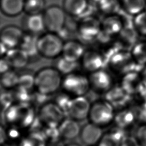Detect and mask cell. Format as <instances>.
Masks as SVG:
<instances>
[{"label": "cell", "instance_id": "cell-27", "mask_svg": "<svg viewBox=\"0 0 146 146\" xmlns=\"http://www.w3.org/2000/svg\"><path fill=\"white\" fill-rule=\"evenodd\" d=\"M121 7L131 15L135 16L145 10L146 0H120Z\"/></svg>", "mask_w": 146, "mask_h": 146}, {"label": "cell", "instance_id": "cell-47", "mask_svg": "<svg viewBox=\"0 0 146 146\" xmlns=\"http://www.w3.org/2000/svg\"><path fill=\"white\" fill-rule=\"evenodd\" d=\"M92 1H94V2H96V3H98V2H99L100 0H92Z\"/></svg>", "mask_w": 146, "mask_h": 146}, {"label": "cell", "instance_id": "cell-10", "mask_svg": "<svg viewBox=\"0 0 146 146\" xmlns=\"http://www.w3.org/2000/svg\"><path fill=\"white\" fill-rule=\"evenodd\" d=\"M78 34L82 40L91 41L96 39L102 30L101 22L92 16H87L82 18L78 28Z\"/></svg>", "mask_w": 146, "mask_h": 146}, {"label": "cell", "instance_id": "cell-15", "mask_svg": "<svg viewBox=\"0 0 146 146\" xmlns=\"http://www.w3.org/2000/svg\"><path fill=\"white\" fill-rule=\"evenodd\" d=\"M104 95V99L110 102L115 109L127 107L132 97L127 94L119 85L113 86Z\"/></svg>", "mask_w": 146, "mask_h": 146}, {"label": "cell", "instance_id": "cell-5", "mask_svg": "<svg viewBox=\"0 0 146 146\" xmlns=\"http://www.w3.org/2000/svg\"><path fill=\"white\" fill-rule=\"evenodd\" d=\"M66 113L54 102L48 101L40 106L37 116L44 127H58Z\"/></svg>", "mask_w": 146, "mask_h": 146}, {"label": "cell", "instance_id": "cell-18", "mask_svg": "<svg viewBox=\"0 0 146 146\" xmlns=\"http://www.w3.org/2000/svg\"><path fill=\"white\" fill-rule=\"evenodd\" d=\"M5 58L11 68L18 70L24 68L30 60L29 56L19 47L9 49Z\"/></svg>", "mask_w": 146, "mask_h": 146}, {"label": "cell", "instance_id": "cell-37", "mask_svg": "<svg viewBox=\"0 0 146 146\" xmlns=\"http://www.w3.org/2000/svg\"><path fill=\"white\" fill-rule=\"evenodd\" d=\"M133 110L136 122H139L140 124H146V102L137 103L136 107Z\"/></svg>", "mask_w": 146, "mask_h": 146}, {"label": "cell", "instance_id": "cell-1", "mask_svg": "<svg viewBox=\"0 0 146 146\" xmlns=\"http://www.w3.org/2000/svg\"><path fill=\"white\" fill-rule=\"evenodd\" d=\"M63 75L54 67H47L35 74V90L50 96L62 87Z\"/></svg>", "mask_w": 146, "mask_h": 146}, {"label": "cell", "instance_id": "cell-26", "mask_svg": "<svg viewBox=\"0 0 146 146\" xmlns=\"http://www.w3.org/2000/svg\"><path fill=\"white\" fill-rule=\"evenodd\" d=\"M123 131L117 128L116 130H111L104 133L97 146H120L124 135Z\"/></svg>", "mask_w": 146, "mask_h": 146}, {"label": "cell", "instance_id": "cell-44", "mask_svg": "<svg viewBox=\"0 0 146 146\" xmlns=\"http://www.w3.org/2000/svg\"><path fill=\"white\" fill-rule=\"evenodd\" d=\"M8 50L9 48L6 46V45L0 40V58L5 57Z\"/></svg>", "mask_w": 146, "mask_h": 146}, {"label": "cell", "instance_id": "cell-29", "mask_svg": "<svg viewBox=\"0 0 146 146\" xmlns=\"http://www.w3.org/2000/svg\"><path fill=\"white\" fill-rule=\"evenodd\" d=\"M97 3L100 12L106 16L117 14L121 7L120 0H100Z\"/></svg>", "mask_w": 146, "mask_h": 146}, {"label": "cell", "instance_id": "cell-21", "mask_svg": "<svg viewBox=\"0 0 146 146\" xmlns=\"http://www.w3.org/2000/svg\"><path fill=\"white\" fill-rule=\"evenodd\" d=\"M38 36L36 35L30 33L25 34L18 47L22 49L30 59L35 58L40 55L38 47Z\"/></svg>", "mask_w": 146, "mask_h": 146}, {"label": "cell", "instance_id": "cell-35", "mask_svg": "<svg viewBox=\"0 0 146 146\" xmlns=\"http://www.w3.org/2000/svg\"><path fill=\"white\" fill-rule=\"evenodd\" d=\"M15 102L13 92L5 90L0 91V109L3 111L9 108Z\"/></svg>", "mask_w": 146, "mask_h": 146}, {"label": "cell", "instance_id": "cell-36", "mask_svg": "<svg viewBox=\"0 0 146 146\" xmlns=\"http://www.w3.org/2000/svg\"><path fill=\"white\" fill-rule=\"evenodd\" d=\"M14 90V100L18 104H29V102L31 100L32 94H30V91L19 86H17Z\"/></svg>", "mask_w": 146, "mask_h": 146}, {"label": "cell", "instance_id": "cell-32", "mask_svg": "<svg viewBox=\"0 0 146 146\" xmlns=\"http://www.w3.org/2000/svg\"><path fill=\"white\" fill-rule=\"evenodd\" d=\"M45 9V0H25L24 12L27 15L42 14Z\"/></svg>", "mask_w": 146, "mask_h": 146}, {"label": "cell", "instance_id": "cell-20", "mask_svg": "<svg viewBox=\"0 0 146 146\" xmlns=\"http://www.w3.org/2000/svg\"><path fill=\"white\" fill-rule=\"evenodd\" d=\"M101 24L102 31L111 36H117L124 27L121 18L117 14L106 16Z\"/></svg>", "mask_w": 146, "mask_h": 146}, {"label": "cell", "instance_id": "cell-7", "mask_svg": "<svg viewBox=\"0 0 146 146\" xmlns=\"http://www.w3.org/2000/svg\"><path fill=\"white\" fill-rule=\"evenodd\" d=\"M135 64L131 52L126 50L115 52L110 57L108 63L110 70L120 76L133 71Z\"/></svg>", "mask_w": 146, "mask_h": 146}, {"label": "cell", "instance_id": "cell-3", "mask_svg": "<svg viewBox=\"0 0 146 146\" xmlns=\"http://www.w3.org/2000/svg\"><path fill=\"white\" fill-rule=\"evenodd\" d=\"M64 43V40L57 33L47 31L38 36L39 54L48 59L58 58L62 55Z\"/></svg>", "mask_w": 146, "mask_h": 146}, {"label": "cell", "instance_id": "cell-19", "mask_svg": "<svg viewBox=\"0 0 146 146\" xmlns=\"http://www.w3.org/2000/svg\"><path fill=\"white\" fill-rule=\"evenodd\" d=\"M85 51L82 43L76 40L68 39L64 43L62 56L69 60L78 62Z\"/></svg>", "mask_w": 146, "mask_h": 146}, {"label": "cell", "instance_id": "cell-23", "mask_svg": "<svg viewBox=\"0 0 146 146\" xmlns=\"http://www.w3.org/2000/svg\"><path fill=\"white\" fill-rule=\"evenodd\" d=\"M88 7L87 0H63V9L72 17H82Z\"/></svg>", "mask_w": 146, "mask_h": 146}, {"label": "cell", "instance_id": "cell-24", "mask_svg": "<svg viewBox=\"0 0 146 146\" xmlns=\"http://www.w3.org/2000/svg\"><path fill=\"white\" fill-rule=\"evenodd\" d=\"M139 34L133 26H124L119 34L117 35L119 42L124 47H132L137 43Z\"/></svg>", "mask_w": 146, "mask_h": 146}, {"label": "cell", "instance_id": "cell-31", "mask_svg": "<svg viewBox=\"0 0 146 146\" xmlns=\"http://www.w3.org/2000/svg\"><path fill=\"white\" fill-rule=\"evenodd\" d=\"M131 53L136 63L146 65V41L136 43L132 47Z\"/></svg>", "mask_w": 146, "mask_h": 146}, {"label": "cell", "instance_id": "cell-45", "mask_svg": "<svg viewBox=\"0 0 146 146\" xmlns=\"http://www.w3.org/2000/svg\"><path fill=\"white\" fill-rule=\"evenodd\" d=\"M140 74L141 76L143 84L146 87V65H145V67L143 68Z\"/></svg>", "mask_w": 146, "mask_h": 146}, {"label": "cell", "instance_id": "cell-30", "mask_svg": "<svg viewBox=\"0 0 146 146\" xmlns=\"http://www.w3.org/2000/svg\"><path fill=\"white\" fill-rule=\"evenodd\" d=\"M78 67V62L69 60L63 56L58 58L55 67L63 75H66L76 71Z\"/></svg>", "mask_w": 146, "mask_h": 146}, {"label": "cell", "instance_id": "cell-17", "mask_svg": "<svg viewBox=\"0 0 146 146\" xmlns=\"http://www.w3.org/2000/svg\"><path fill=\"white\" fill-rule=\"evenodd\" d=\"M78 122L69 117H65L58 127L60 138L65 140H72L79 136L81 128Z\"/></svg>", "mask_w": 146, "mask_h": 146}, {"label": "cell", "instance_id": "cell-49", "mask_svg": "<svg viewBox=\"0 0 146 146\" xmlns=\"http://www.w3.org/2000/svg\"><path fill=\"white\" fill-rule=\"evenodd\" d=\"M94 146H97V145H94Z\"/></svg>", "mask_w": 146, "mask_h": 146}, {"label": "cell", "instance_id": "cell-46", "mask_svg": "<svg viewBox=\"0 0 146 146\" xmlns=\"http://www.w3.org/2000/svg\"><path fill=\"white\" fill-rule=\"evenodd\" d=\"M66 146H81V145L76 143H71L67 144Z\"/></svg>", "mask_w": 146, "mask_h": 146}, {"label": "cell", "instance_id": "cell-6", "mask_svg": "<svg viewBox=\"0 0 146 146\" xmlns=\"http://www.w3.org/2000/svg\"><path fill=\"white\" fill-rule=\"evenodd\" d=\"M66 14L63 7L56 5L46 8L43 16L47 31L58 33L65 26Z\"/></svg>", "mask_w": 146, "mask_h": 146}, {"label": "cell", "instance_id": "cell-41", "mask_svg": "<svg viewBox=\"0 0 146 146\" xmlns=\"http://www.w3.org/2000/svg\"><path fill=\"white\" fill-rule=\"evenodd\" d=\"M120 146H140L135 136L124 135L122 139Z\"/></svg>", "mask_w": 146, "mask_h": 146}, {"label": "cell", "instance_id": "cell-4", "mask_svg": "<svg viewBox=\"0 0 146 146\" xmlns=\"http://www.w3.org/2000/svg\"><path fill=\"white\" fill-rule=\"evenodd\" d=\"M61 88L71 97L85 96L91 90L88 76L76 71L64 75Z\"/></svg>", "mask_w": 146, "mask_h": 146}, {"label": "cell", "instance_id": "cell-2", "mask_svg": "<svg viewBox=\"0 0 146 146\" xmlns=\"http://www.w3.org/2000/svg\"><path fill=\"white\" fill-rule=\"evenodd\" d=\"M114 107L106 99H99L92 103L88 121L103 128L113 123L116 113Z\"/></svg>", "mask_w": 146, "mask_h": 146}, {"label": "cell", "instance_id": "cell-39", "mask_svg": "<svg viewBox=\"0 0 146 146\" xmlns=\"http://www.w3.org/2000/svg\"><path fill=\"white\" fill-rule=\"evenodd\" d=\"M135 136L140 146H146V124H141L137 127Z\"/></svg>", "mask_w": 146, "mask_h": 146}, {"label": "cell", "instance_id": "cell-25", "mask_svg": "<svg viewBox=\"0 0 146 146\" xmlns=\"http://www.w3.org/2000/svg\"><path fill=\"white\" fill-rule=\"evenodd\" d=\"M29 33L36 35L46 30L44 18L42 14L27 15L25 22Z\"/></svg>", "mask_w": 146, "mask_h": 146}, {"label": "cell", "instance_id": "cell-13", "mask_svg": "<svg viewBox=\"0 0 146 146\" xmlns=\"http://www.w3.org/2000/svg\"><path fill=\"white\" fill-rule=\"evenodd\" d=\"M103 134L102 128L88 121L81 128L79 137L84 145L94 146L98 145Z\"/></svg>", "mask_w": 146, "mask_h": 146}, {"label": "cell", "instance_id": "cell-34", "mask_svg": "<svg viewBox=\"0 0 146 146\" xmlns=\"http://www.w3.org/2000/svg\"><path fill=\"white\" fill-rule=\"evenodd\" d=\"M18 86L30 91L35 88V74L30 72H26L20 74Z\"/></svg>", "mask_w": 146, "mask_h": 146}, {"label": "cell", "instance_id": "cell-48", "mask_svg": "<svg viewBox=\"0 0 146 146\" xmlns=\"http://www.w3.org/2000/svg\"><path fill=\"white\" fill-rule=\"evenodd\" d=\"M0 146H4V145H0Z\"/></svg>", "mask_w": 146, "mask_h": 146}, {"label": "cell", "instance_id": "cell-40", "mask_svg": "<svg viewBox=\"0 0 146 146\" xmlns=\"http://www.w3.org/2000/svg\"><path fill=\"white\" fill-rule=\"evenodd\" d=\"M9 128L6 129L7 141L8 140L16 141L21 138V132L19 131V127L16 125H10Z\"/></svg>", "mask_w": 146, "mask_h": 146}, {"label": "cell", "instance_id": "cell-16", "mask_svg": "<svg viewBox=\"0 0 146 146\" xmlns=\"http://www.w3.org/2000/svg\"><path fill=\"white\" fill-rule=\"evenodd\" d=\"M135 122L136 119L133 109L125 107L116 111L113 123L116 128L125 131L132 127Z\"/></svg>", "mask_w": 146, "mask_h": 146}, {"label": "cell", "instance_id": "cell-28", "mask_svg": "<svg viewBox=\"0 0 146 146\" xmlns=\"http://www.w3.org/2000/svg\"><path fill=\"white\" fill-rule=\"evenodd\" d=\"M19 74L10 69L0 75V84L3 89L13 90L19 83Z\"/></svg>", "mask_w": 146, "mask_h": 146}, {"label": "cell", "instance_id": "cell-8", "mask_svg": "<svg viewBox=\"0 0 146 146\" xmlns=\"http://www.w3.org/2000/svg\"><path fill=\"white\" fill-rule=\"evenodd\" d=\"M88 76L91 90L96 93L104 95L114 86L110 73L102 68L89 74Z\"/></svg>", "mask_w": 146, "mask_h": 146}, {"label": "cell", "instance_id": "cell-22", "mask_svg": "<svg viewBox=\"0 0 146 146\" xmlns=\"http://www.w3.org/2000/svg\"><path fill=\"white\" fill-rule=\"evenodd\" d=\"M25 0H0V10L5 15L14 17L24 11Z\"/></svg>", "mask_w": 146, "mask_h": 146}, {"label": "cell", "instance_id": "cell-42", "mask_svg": "<svg viewBox=\"0 0 146 146\" xmlns=\"http://www.w3.org/2000/svg\"><path fill=\"white\" fill-rule=\"evenodd\" d=\"M11 69V67L5 58H0V75Z\"/></svg>", "mask_w": 146, "mask_h": 146}, {"label": "cell", "instance_id": "cell-33", "mask_svg": "<svg viewBox=\"0 0 146 146\" xmlns=\"http://www.w3.org/2000/svg\"><path fill=\"white\" fill-rule=\"evenodd\" d=\"M133 26L140 35L146 36V10L134 16Z\"/></svg>", "mask_w": 146, "mask_h": 146}, {"label": "cell", "instance_id": "cell-9", "mask_svg": "<svg viewBox=\"0 0 146 146\" xmlns=\"http://www.w3.org/2000/svg\"><path fill=\"white\" fill-rule=\"evenodd\" d=\"M92 103L85 96L72 97L66 113L78 121L88 119Z\"/></svg>", "mask_w": 146, "mask_h": 146}, {"label": "cell", "instance_id": "cell-12", "mask_svg": "<svg viewBox=\"0 0 146 146\" xmlns=\"http://www.w3.org/2000/svg\"><path fill=\"white\" fill-rule=\"evenodd\" d=\"M119 86L131 97L144 87L140 73H137L134 71L122 75Z\"/></svg>", "mask_w": 146, "mask_h": 146}, {"label": "cell", "instance_id": "cell-43", "mask_svg": "<svg viewBox=\"0 0 146 146\" xmlns=\"http://www.w3.org/2000/svg\"><path fill=\"white\" fill-rule=\"evenodd\" d=\"M7 141V130L2 125L0 124V145H3Z\"/></svg>", "mask_w": 146, "mask_h": 146}, {"label": "cell", "instance_id": "cell-38", "mask_svg": "<svg viewBox=\"0 0 146 146\" xmlns=\"http://www.w3.org/2000/svg\"><path fill=\"white\" fill-rule=\"evenodd\" d=\"M72 98L63 92L62 94L58 95L54 102L66 113Z\"/></svg>", "mask_w": 146, "mask_h": 146}, {"label": "cell", "instance_id": "cell-11", "mask_svg": "<svg viewBox=\"0 0 146 146\" xmlns=\"http://www.w3.org/2000/svg\"><path fill=\"white\" fill-rule=\"evenodd\" d=\"M25 33L18 26L8 25L0 31V40L9 48L18 47Z\"/></svg>", "mask_w": 146, "mask_h": 146}, {"label": "cell", "instance_id": "cell-14", "mask_svg": "<svg viewBox=\"0 0 146 146\" xmlns=\"http://www.w3.org/2000/svg\"><path fill=\"white\" fill-rule=\"evenodd\" d=\"M80 60L83 68L89 74L102 69L104 62L103 55L95 50L86 51Z\"/></svg>", "mask_w": 146, "mask_h": 146}]
</instances>
